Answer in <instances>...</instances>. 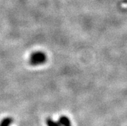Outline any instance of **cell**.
<instances>
[{"label":"cell","mask_w":127,"mask_h":126,"mask_svg":"<svg viewBox=\"0 0 127 126\" xmlns=\"http://www.w3.org/2000/svg\"><path fill=\"white\" fill-rule=\"evenodd\" d=\"M47 61V55L42 51H35L30 56L29 63L32 66H38L44 64Z\"/></svg>","instance_id":"cell-1"},{"label":"cell","mask_w":127,"mask_h":126,"mask_svg":"<svg viewBox=\"0 0 127 126\" xmlns=\"http://www.w3.org/2000/svg\"><path fill=\"white\" fill-rule=\"evenodd\" d=\"M59 122L61 124V126H71V123L69 118L65 116H62L60 117L59 119Z\"/></svg>","instance_id":"cell-2"},{"label":"cell","mask_w":127,"mask_h":126,"mask_svg":"<svg viewBox=\"0 0 127 126\" xmlns=\"http://www.w3.org/2000/svg\"><path fill=\"white\" fill-rule=\"evenodd\" d=\"M46 123H47V126H61L60 122L54 121V120H52L50 118H47V120H46Z\"/></svg>","instance_id":"cell-3"},{"label":"cell","mask_w":127,"mask_h":126,"mask_svg":"<svg viewBox=\"0 0 127 126\" xmlns=\"http://www.w3.org/2000/svg\"><path fill=\"white\" fill-rule=\"evenodd\" d=\"M13 120L11 118H4L0 123V126H8L10 124L12 123Z\"/></svg>","instance_id":"cell-4"}]
</instances>
